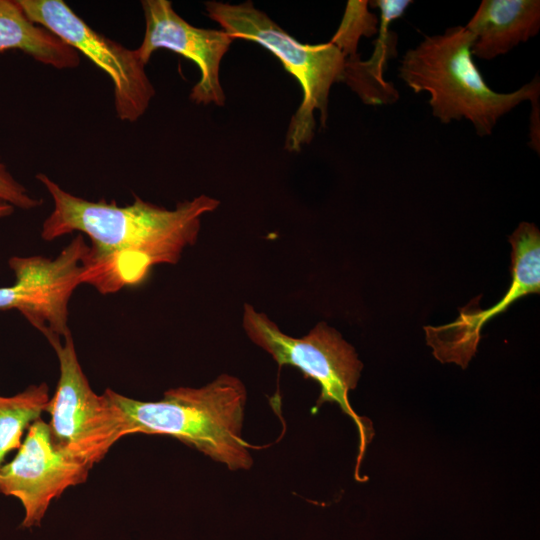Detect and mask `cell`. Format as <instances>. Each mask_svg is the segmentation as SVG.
<instances>
[{"label": "cell", "mask_w": 540, "mask_h": 540, "mask_svg": "<svg viewBox=\"0 0 540 540\" xmlns=\"http://www.w3.org/2000/svg\"><path fill=\"white\" fill-rule=\"evenodd\" d=\"M53 201L41 237L52 241L73 232L90 244L82 260L81 284L112 294L146 280L154 266L176 264L183 251L196 243L205 214L220 202L207 195L180 202L175 209L144 201L138 196L119 206L75 196L44 173L36 175Z\"/></svg>", "instance_id": "1"}, {"label": "cell", "mask_w": 540, "mask_h": 540, "mask_svg": "<svg viewBox=\"0 0 540 540\" xmlns=\"http://www.w3.org/2000/svg\"><path fill=\"white\" fill-rule=\"evenodd\" d=\"M104 393L122 414L125 436L169 435L232 471L253 465V447L242 437L247 390L233 375L220 374L200 388L169 389L158 401L132 399L109 388Z\"/></svg>", "instance_id": "2"}, {"label": "cell", "mask_w": 540, "mask_h": 540, "mask_svg": "<svg viewBox=\"0 0 540 540\" xmlns=\"http://www.w3.org/2000/svg\"><path fill=\"white\" fill-rule=\"evenodd\" d=\"M474 35L465 26L426 36L408 49L398 77L415 93L430 94L432 115L442 124L467 119L477 135L487 136L498 120L524 101L540 95L539 77L509 93L492 90L477 68L471 48Z\"/></svg>", "instance_id": "3"}, {"label": "cell", "mask_w": 540, "mask_h": 540, "mask_svg": "<svg viewBox=\"0 0 540 540\" xmlns=\"http://www.w3.org/2000/svg\"><path fill=\"white\" fill-rule=\"evenodd\" d=\"M205 8L230 37L254 41L274 54L300 84L302 101L291 118L285 141L286 150L299 152L314 137L316 110L321 126H326L330 89L341 82L346 57L330 41L313 45L298 42L251 1H207Z\"/></svg>", "instance_id": "4"}, {"label": "cell", "mask_w": 540, "mask_h": 540, "mask_svg": "<svg viewBox=\"0 0 540 540\" xmlns=\"http://www.w3.org/2000/svg\"><path fill=\"white\" fill-rule=\"evenodd\" d=\"M242 326L249 339L280 367H295L319 384L316 410L324 403L334 402L353 420L359 435L355 479L360 481V465L374 432L370 421L357 415L348 399L349 392L357 386L363 366L354 348L325 322L318 323L301 338L289 336L250 304H244Z\"/></svg>", "instance_id": "5"}, {"label": "cell", "mask_w": 540, "mask_h": 540, "mask_svg": "<svg viewBox=\"0 0 540 540\" xmlns=\"http://www.w3.org/2000/svg\"><path fill=\"white\" fill-rule=\"evenodd\" d=\"M50 345L60 372L46 408L50 438L56 450L91 470L125 436L122 414L105 393L90 387L71 333Z\"/></svg>", "instance_id": "6"}, {"label": "cell", "mask_w": 540, "mask_h": 540, "mask_svg": "<svg viewBox=\"0 0 540 540\" xmlns=\"http://www.w3.org/2000/svg\"><path fill=\"white\" fill-rule=\"evenodd\" d=\"M17 2L33 23L82 53L110 77L120 120L134 122L146 112L156 91L135 49L95 31L62 0Z\"/></svg>", "instance_id": "7"}, {"label": "cell", "mask_w": 540, "mask_h": 540, "mask_svg": "<svg viewBox=\"0 0 540 540\" xmlns=\"http://www.w3.org/2000/svg\"><path fill=\"white\" fill-rule=\"evenodd\" d=\"M88 244L78 234L54 259L12 257L15 283L0 287V310H17L52 342L70 334L68 305L81 285L82 260Z\"/></svg>", "instance_id": "8"}, {"label": "cell", "mask_w": 540, "mask_h": 540, "mask_svg": "<svg viewBox=\"0 0 540 540\" xmlns=\"http://www.w3.org/2000/svg\"><path fill=\"white\" fill-rule=\"evenodd\" d=\"M90 469L56 450L48 423L29 428L15 457L0 468V493L18 499L25 512L22 528L39 526L51 502L69 487L84 483Z\"/></svg>", "instance_id": "9"}, {"label": "cell", "mask_w": 540, "mask_h": 540, "mask_svg": "<svg viewBox=\"0 0 540 540\" xmlns=\"http://www.w3.org/2000/svg\"><path fill=\"white\" fill-rule=\"evenodd\" d=\"M511 284L505 295L487 310L469 305L460 310L453 322L425 326L427 344L442 363H456L466 368L481 339L482 327L494 316L503 313L517 299L540 292V233L533 223L521 222L509 237Z\"/></svg>", "instance_id": "10"}, {"label": "cell", "mask_w": 540, "mask_h": 540, "mask_svg": "<svg viewBox=\"0 0 540 540\" xmlns=\"http://www.w3.org/2000/svg\"><path fill=\"white\" fill-rule=\"evenodd\" d=\"M145 17V33L135 49L146 65L152 54L161 48L193 61L200 79L191 89L189 98L197 104H225V93L219 79L220 63L233 38L224 30L205 29L191 25L174 10L168 0L141 1Z\"/></svg>", "instance_id": "11"}, {"label": "cell", "mask_w": 540, "mask_h": 540, "mask_svg": "<svg viewBox=\"0 0 540 540\" xmlns=\"http://www.w3.org/2000/svg\"><path fill=\"white\" fill-rule=\"evenodd\" d=\"M475 40L472 56L492 60L540 30L539 0H483L465 26Z\"/></svg>", "instance_id": "12"}, {"label": "cell", "mask_w": 540, "mask_h": 540, "mask_svg": "<svg viewBox=\"0 0 540 540\" xmlns=\"http://www.w3.org/2000/svg\"><path fill=\"white\" fill-rule=\"evenodd\" d=\"M368 3L380 11L379 31L374 41V50L367 60H361L359 55L346 58L341 82L350 87L365 104H393L400 95L393 83L385 79L384 72L388 61L397 56L398 36L389 29V26L394 20L402 17L413 2L375 0Z\"/></svg>", "instance_id": "13"}, {"label": "cell", "mask_w": 540, "mask_h": 540, "mask_svg": "<svg viewBox=\"0 0 540 540\" xmlns=\"http://www.w3.org/2000/svg\"><path fill=\"white\" fill-rule=\"evenodd\" d=\"M7 50H20L56 69H72L80 63L79 53L33 23L17 0H0V52Z\"/></svg>", "instance_id": "14"}, {"label": "cell", "mask_w": 540, "mask_h": 540, "mask_svg": "<svg viewBox=\"0 0 540 540\" xmlns=\"http://www.w3.org/2000/svg\"><path fill=\"white\" fill-rule=\"evenodd\" d=\"M49 400L45 382L14 396H0V468L8 453L21 447L25 430L46 412Z\"/></svg>", "instance_id": "15"}, {"label": "cell", "mask_w": 540, "mask_h": 540, "mask_svg": "<svg viewBox=\"0 0 540 540\" xmlns=\"http://www.w3.org/2000/svg\"><path fill=\"white\" fill-rule=\"evenodd\" d=\"M368 7L366 0H349L338 30L330 40L346 58L359 55L357 48L362 37L378 34L379 18Z\"/></svg>", "instance_id": "16"}, {"label": "cell", "mask_w": 540, "mask_h": 540, "mask_svg": "<svg viewBox=\"0 0 540 540\" xmlns=\"http://www.w3.org/2000/svg\"><path fill=\"white\" fill-rule=\"evenodd\" d=\"M0 201L24 210H30L42 204V200L33 197L2 163H0Z\"/></svg>", "instance_id": "17"}, {"label": "cell", "mask_w": 540, "mask_h": 540, "mask_svg": "<svg viewBox=\"0 0 540 540\" xmlns=\"http://www.w3.org/2000/svg\"><path fill=\"white\" fill-rule=\"evenodd\" d=\"M532 104V112L530 118V142L529 145L539 154V97L530 101Z\"/></svg>", "instance_id": "18"}, {"label": "cell", "mask_w": 540, "mask_h": 540, "mask_svg": "<svg viewBox=\"0 0 540 540\" xmlns=\"http://www.w3.org/2000/svg\"><path fill=\"white\" fill-rule=\"evenodd\" d=\"M14 212V207L6 202L0 201V219L10 216Z\"/></svg>", "instance_id": "19"}]
</instances>
